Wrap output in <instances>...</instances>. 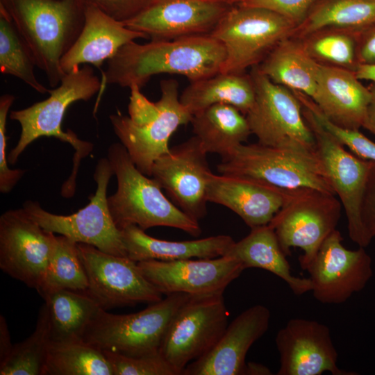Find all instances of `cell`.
Instances as JSON below:
<instances>
[{"instance_id":"cell-5","label":"cell","mask_w":375,"mask_h":375,"mask_svg":"<svg viewBox=\"0 0 375 375\" xmlns=\"http://www.w3.org/2000/svg\"><path fill=\"white\" fill-rule=\"evenodd\" d=\"M190 297L185 293L170 294L145 309L126 315H115L101 308L82 340L102 351L128 356L158 353L174 316Z\"/></svg>"},{"instance_id":"cell-42","label":"cell","mask_w":375,"mask_h":375,"mask_svg":"<svg viewBox=\"0 0 375 375\" xmlns=\"http://www.w3.org/2000/svg\"><path fill=\"white\" fill-rule=\"evenodd\" d=\"M362 224L367 238L375 237V162L370 169L360 208Z\"/></svg>"},{"instance_id":"cell-6","label":"cell","mask_w":375,"mask_h":375,"mask_svg":"<svg viewBox=\"0 0 375 375\" xmlns=\"http://www.w3.org/2000/svg\"><path fill=\"white\" fill-rule=\"evenodd\" d=\"M102 84L89 65L65 74L60 85L49 90V97L31 106L10 113V118L21 126V134L7 160L15 164L21 153L35 140L53 137L70 144L84 157L92 150L90 142L78 138L71 130L64 132L61 124L67 108L77 101H88L99 93Z\"/></svg>"},{"instance_id":"cell-38","label":"cell","mask_w":375,"mask_h":375,"mask_svg":"<svg viewBox=\"0 0 375 375\" xmlns=\"http://www.w3.org/2000/svg\"><path fill=\"white\" fill-rule=\"evenodd\" d=\"M299 99L301 103L312 110L319 124L344 147L360 158L375 162V142L360 133V130L343 128L329 122L310 97L301 94Z\"/></svg>"},{"instance_id":"cell-16","label":"cell","mask_w":375,"mask_h":375,"mask_svg":"<svg viewBox=\"0 0 375 375\" xmlns=\"http://www.w3.org/2000/svg\"><path fill=\"white\" fill-rule=\"evenodd\" d=\"M199 139L193 136L170 148L153 164L151 176L171 201L199 222L207 213V189L212 173Z\"/></svg>"},{"instance_id":"cell-28","label":"cell","mask_w":375,"mask_h":375,"mask_svg":"<svg viewBox=\"0 0 375 375\" xmlns=\"http://www.w3.org/2000/svg\"><path fill=\"white\" fill-rule=\"evenodd\" d=\"M190 123L203 150L222 158L251 134L246 116L226 103L214 104L194 114Z\"/></svg>"},{"instance_id":"cell-1","label":"cell","mask_w":375,"mask_h":375,"mask_svg":"<svg viewBox=\"0 0 375 375\" xmlns=\"http://www.w3.org/2000/svg\"><path fill=\"white\" fill-rule=\"evenodd\" d=\"M225 57L224 45L210 34L142 44L131 42L107 61L94 112L107 84L141 89L153 76L164 73L184 76L192 82L219 73Z\"/></svg>"},{"instance_id":"cell-24","label":"cell","mask_w":375,"mask_h":375,"mask_svg":"<svg viewBox=\"0 0 375 375\" xmlns=\"http://www.w3.org/2000/svg\"><path fill=\"white\" fill-rule=\"evenodd\" d=\"M82 31L60 65L66 74L82 64H90L102 73L101 66L125 44L148 37L126 27L123 22L106 15L97 8L85 4Z\"/></svg>"},{"instance_id":"cell-13","label":"cell","mask_w":375,"mask_h":375,"mask_svg":"<svg viewBox=\"0 0 375 375\" xmlns=\"http://www.w3.org/2000/svg\"><path fill=\"white\" fill-rule=\"evenodd\" d=\"M77 246L88 280L85 293L102 309L152 303L162 299L163 294L142 274L137 262L90 244Z\"/></svg>"},{"instance_id":"cell-32","label":"cell","mask_w":375,"mask_h":375,"mask_svg":"<svg viewBox=\"0 0 375 375\" xmlns=\"http://www.w3.org/2000/svg\"><path fill=\"white\" fill-rule=\"evenodd\" d=\"M42 375H113L103 352L82 339L51 341Z\"/></svg>"},{"instance_id":"cell-35","label":"cell","mask_w":375,"mask_h":375,"mask_svg":"<svg viewBox=\"0 0 375 375\" xmlns=\"http://www.w3.org/2000/svg\"><path fill=\"white\" fill-rule=\"evenodd\" d=\"M360 33L324 28L300 38L308 54L319 64L354 72L358 65L357 47Z\"/></svg>"},{"instance_id":"cell-40","label":"cell","mask_w":375,"mask_h":375,"mask_svg":"<svg viewBox=\"0 0 375 375\" xmlns=\"http://www.w3.org/2000/svg\"><path fill=\"white\" fill-rule=\"evenodd\" d=\"M316 1L317 0H243L238 4L267 9L284 17L297 27L303 22Z\"/></svg>"},{"instance_id":"cell-25","label":"cell","mask_w":375,"mask_h":375,"mask_svg":"<svg viewBox=\"0 0 375 375\" xmlns=\"http://www.w3.org/2000/svg\"><path fill=\"white\" fill-rule=\"evenodd\" d=\"M121 231L127 256L135 262L213 258L226 255L235 242L226 235L185 241L163 240L147 235L135 225Z\"/></svg>"},{"instance_id":"cell-21","label":"cell","mask_w":375,"mask_h":375,"mask_svg":"<svg viewBox=\"0 0 375 375\" xmlns=\"http://www.w3.org/2000/svg\"><path fill=\"white\" fill-rule=\"evenodd\" d=\"M270 310L260 304L242 312L229 324L215 347L188 364L183 375H245L246 356L267 331Z\"/></svg>"},{"instance_id":"cell-47","label":"cell","mask_w":375,"mask_h":375,"mask_svg":"<svg viewBox=\"0 0 375 375\" xmlns=\"http://www.w3.org/2000/svg\"><path fill=\"white\" fill-rule=\"evenodd\" d=\"M246 374L248 375H267L271 374L269 369L260 364L255 362L247 363Z\"/></svg>"},{"instance_id":"cell-29","label":"cell","mask_w":375,"mask_h":375,"mask_svg":"<svg viewBox=\"0 0 375 375\" xmlns=\"http://www.w3.org/2000/svg\"><path fill=\"white\" fill-rule=\"evenodd\" d=\"M180 101L192 115L217 103L231 105L245 115L254 103L255 88L250 74L218 73L190 82Z\"/></svg>"},{"instance_id":"cell-2","label":"cell","mask_w":375,"mask_h":375,"mask_svg":"<svg viewBox=\"0 0 375 375\" xmlns=\"http://www.w3.org/2000/svg\"><path fill=\"white\" fill-rule=\"evenodd\" d=\"M52 88L65 75L60 62L79 36L82 0H0Z\"/></svg>"},{"instance_id":"cell-37","label":"cell","mask_w":375,"mask_h":375,"mask_svg":"<svg viewBox=\"0 0 375 375\" xmlns=\"http://www.w3.org/2000/svg\"><path fill=\"white\" fill-rule=\"evenodd\" d=\"M110 363L113 375H179L160 352L141 356H128L103 351Z\"/></svg>"},{"instance_id":"cell-15","label":"cell","mask_w":375,"mask_h":375,"mask_svg":"<svg viewBox=\"0 0 375 375\" xmlns=\"http://www.w3.org/2000/svg\"><path fill=\"white\" fill-rule=\"evenodd\" d=\"M335 229L322 243L306 270L310 274L312 295L327 304H340L361 291L373 275L371 256L359 247L350 250L342 244Z\"/></svg>"},{"instance_id":"cell-7","label":"cell","mask_w":375,"mask_h":375,"mask_svg":"<svg viewBox=\"0 0 375 375\" xmlns=\"http://www.w3.org/2000/svg\"><path fill=\"white\" fill-rule=\"evenodd\" d=\"M295 27L267 9L232 6L210 34L225 49L219 73L243 74L259 65L281 41L291 36Z\"/></svg>"},{"instance_id":"cell-26","label":"cell","mask_w":375,"mask_h":375,"mask_svg":"<svg viewBox=\"0 0 375 375\" xmlns=\"http://www.w3.org/2000/svg\"><path fill=\"white\" fill-rule=\"evenodd\" d=\"M251 229L249 235L234 242L226 255L240 261L244 269L260 268L275 274L283 280L296 295L311 291L309 278H299L291 274L290 264L274 230L269 224Z\"/></svg>"},{"instance_id":"cell-8","label":"cell","mask_w":375,"mask_h":375,"mask_svg":"<svg viewBox=\"0 0 375 375\" xmlns=\"http://www.w3.org/2000/svg\"><path fill=\"white\" fill-rule=\"evenodd\" d=\"M342 206L335 194L312 188L290 190L268 224L274 230L286 256L292 247L303 251L299 262L306 269L322 243L336 229Z\"/></svg>"},{"instance_id":"cell-33","label":"cell","mask_w":375,"mask_h":375,"mask_svg":"<svg viewBox=\"0 0 375 375\" xmlns=\"http://www.w3.org/2000/svg\"><path fill=\"white\" fill-rule=\"evenodd\" d=\"M88 287V276L77 242L54 234L49 263L36 290L40 295L57 290L85 292Z\"/></svg>"},{"instance_id":"cell-34","label":"cell","mask_w":375,"mask_h":375,"mask_svg":"<svg viewBox=\"0 0 375 375\" xmlns=\"http://www.w3.org/2000/svg\"><path fill=\"white\" fill-rule=\"evenodd\" d=\"M34 57L10 17L0 5V72L17 77L41 94L49 90L37 79Z\"/></svg>"},{"instance_id":"cell-14","label":"cell","mask_w":375,"mask_h":375,"mask_svg":"<svg viewBox=\"0 0 375 375\" xmlns=\"http://www.w3.org/2000/svg\"><path fill=\"white\" fill-rule=\"evenodd\" d=\"M160 91L159 113L142 124L132 123L128 116L120 112L109 116L115 135L136 167L148 176H151L153 162L169 151L172 135L192 118L180 101L178 83L175 79L162 80Z\"/></svg>"},{"instance_id":"cell-17","label":"cell","mask_w":375,"mask_h":375,"mask_svg":"<svg viewBox=\"0 0 375 375\" xmlns=\"http://www.w3.org/2000/svg\"><path fill=\"white\" fill-rule=\"evenodd\" d=\"M53 235L23 208L6 211L0 217L1 269L37 289L49 263Z\"/></svg>"},{"instance_id":"cell-19","label":"cell","mask_w":375,"mask_h":375,"mask_svg":"<svg viewBox=\"0 0 375 375\" xmlns=\"http://www.w3.org/2000/svg\"><path fill=\"white\" fill-rule=\"evenodd\" d=\"M280 356L278 375H351L340 369L330 329L315 320L293 318L275 338Z\"/></svg>"},{"instance_id":"cell-18","label":"cell","mask_w":375,"mask_h":375,"mask_svg":"<svg viewBox=\"0 0 375 375\" xmlns=\"http://www.w3.org/2000/svg\"><path fill=\"white\" fill-rule=\"evenodd\" d=\"M137 264L145 278L165 296L224 294L244 270L240 261L226 255L172 261L147 260Z\"/></svg>"},{"instance_id":"cell-4","label":"cell","mask_w":375,"mask_h":375,"mask_svg":"<svg viewBox=\"0 0 375 375\" xmlns=\"http://www.w3.org/2000/svg\"><path fill=\"white\" fill-rule=\"evenodd\" d=\"M222 159L217 166L221 174L285 190L312 188L336 195L317 149L243 143Z\"/></svg>"},{"instance_id":"cell-22","label":"cell","mask_w":375,"mask_h":375,"mask_svg":"<svg viewBox=\"0 0 375 375\" xmlns=\"http://www.w3.org/2000/svg\"><path fill=\"white\" fill-rule=\"evenodd\" d=\"M290 190L248 178L211 173L207 199L208 202L229 208L253 228L271 222Z\"/></svg>"},{"instance_id":"cell-44","label":"cell","mask_w":375,"mask_h":375,"mask_svg":"<svg viewBox=\"0 0 375 375\" xmlns=\"http://www.w3.org/2000/svg\"><path fill=\"white\" fill-rule=\"evenodd\" d=\"M13 347L6 319L0 316V362L4 361L10 355Z\"/></svg>"},{"instance_id":"cell-36","label":"cell","mask_w":375,"mask_h":375,"mask_svg":"<svg viewBox=\"0 0 375 375\" xmlns=\"http://www.w3.org/2000/svg\"><path fill=\"white\" fill-rule=\"evenodd\" d=\"M50 343L49 317L44 303L34 331L22 342L13 344L10 355L0 362V375H42Z\"/></svg>"},{"instance_id":"cell-3","label":"cell","mask_w":375,"mask_h":375,"mask_svg":"<svg viewBox=\"0 0 375 375\" xmlns=\"http://www.w3.org/2000/svg\"><path fill=\"white\" fill-rule=\"evenodd\" d=\"M117 181L115 194L108 197V206L118 228L135 225L145 231L156 226L178 228L197 237L199 222L192 219L165 196L152 177L142 173L120 143L110 144L108 156Z\"/></svg>"},{"instance_id":"cell-48","label":"cell","mask_w":375,"mask_h":375,"mask_svg":"<svg viewBox=\"0 0 375 375\" xmlns=\"http://www.w3.org/2000/svg\"><path fill=\"white\" fill-rule=\"evenodd\" d=\"M205 1L226 4L228 6H234V5L240 3L243 0H205Z\"/></svg>"},{"instance_id":"cell-43","label":"cell","mask_w":375,"mask_h":375,"mask_svg":"<svg viewBox=\"0 0 375 375\" xmlns=\"http://www.w3.org/2000/svg\"><path fill=\"white\" fill-rule=\"evenodd\" d=\"M358 65L375 63V24L359 36L357 47Z\"/></svg>"},{"instance_id":"cell-10","label":"cell","mask_w":375,"mask_h":375,"mask_svg":"<svg viewBox=\"0 0 375 375\" xmlns=\"http://www.w3.org/2000/svg\"><path fill=\"white\" fill-rule=\"evenodd\" d=\"M255 101L245 115L258 142L267 146L316 149L313 133L302 105L291 90L273 83L259 69L251 68Z\"/></svg>"},{"instance_id":"cell-46","label":"cell","mask_w":375,"mask_h":375,"mask_svg":"<svg viewBox=\"0 0 375 375\" xmlns=\"http://www.w3.org/2000/svg\"><path fill=\"white\" fill-rule=\"evenodd\" d=\"M353 72L359 80L375 83V63L358 65Z\"/></svg>"},{"instance_id":"cell-39","label":"cell","mask_w":375,"mask_h":375,"mask_svg":"<svg viewBox=\"0 0 375 375\" xmlns=\"http://www.w3.org/2000/svg\"><path fill=\"white\" fill-rule=\"evenodd\" d=\"M15 100V97L10 94L0 97V191L2 194L10 192L26 172L10 169L7 161L6 127L8 112Z\"/></svg>"},{"instance_id":"cell-23","label":"cell","mask_w":375,"mask_h":375,"mask_svg":"<svg viewBox=\"0 0 375 375\" xmlns=\"http://www.w3.org/2000/svg\"><path fill=\"white\" fill-rule=\"evenodd\" d=\"M370 96L369 88L353 72L319 64L316 90L311 99L322 115L333 124L360 130Z\"/></svg>"},{"instance_id":"cell-27","label":"cell","mask_w":375,"mask_h":375,"mask_svg":"<svg viewBox=\"0 0 375 375\" xmlns=\"http://www.w3.org/2000/svg\"><path fill=\"white\" fill-rule=\"evenodd\" d=\"M258 67L273 83L313 97L319 64L308 54L300 39L285 38Z\"/></svg>"},{"instance_id":"cell-45","label":"cell","mask_w":375,"mask_h":375,"mask_svg":"<svg viewBox=\"0 0 375 375\" xmlns=\"http://www.w3.org/2000/svg\"><path fill=\"white\" fill-rule=\"evenodd\" d=\"M368 88L371 96L362 128L375 135V83H372Z\"/></svg>"},{"instance_id":"cell-30","label":"cell","mask_w":375,"mask_h":375,"mask_svg":"<svg viewBox=\"0 0 375 375\" xmlns=\"http://www.w3.org/2000/svg\"><path fill=\"white\" fill-rule=\"evenodd\" d=\"M41 297L49 313L51 341L82 339L101 308L85 292L57 290Z\"/></svg>"},{"instance_id":"cell-11","label":"cell","mask_w":375,"mask_h":375,"mask_svg":"<svg viewBox=\"0 0 375 375\" xmlns=\"http://www.w3.org/2000/svg\"><path fill=\"white\" fill-rule=\"evenodd\" d=\"M222 293L191 296L174 316L160 353L180 374L186 366L209 352L228 326Z\"/></svg>"},{"instance_id":"cell-31","label":"cell","mask_w":375,"mask_h":375,"mask_svg":"<svg viewBox=\"0 0 375 375\" xmlns=\"http://www.w3.org/2000/svg\"><path fill=\"white\" fill-rule=\"evenodd\" d=\"M375 24V0H317L290 37L302 38L324 28L362 33Z\"/></svg>"},{"instance_id":"cell-12","label":"cell","mask_w":375,"mask_h":375,"mask_svg":"<svg viewBox=\"0 0 375 375\" xmlns=\"http://www.w3.org/2000/svg\"><path fill=\"white\" fill-rule=\"evenodd\" d=\"M301 103L305 119L315 136L318 153L345 211L349 235L359 247H366L371 241L362 224L360 208L374 161L363 159L346 150L344 146L319 124L312 110Z\"/></svg>"},{"instance_id":"cell-41","label":"cell","mask_w":375,"mask_h":375,"mask_svg":"<svg viewBox=\"0 0 375 375\" xmlns=\"http://www.w3.org/2000/svg\"><path fill=\"white\" fill-rule=\"evenodd\" d=\"M114 19L125 22L140 13L154 0H82Z\"/></svg>"},{"instance_id":"cell-20","label":"cell","mask_w":375,"mask_h":375,"mask_svg":"<svg viewBox=\"0 0 375 375\" xmlns=\"http://www.w3.org/2000/svg\"><path fill=\"white\" fill-rule=\"evenodd\" d=\"M231 6L205 0H154L124 24L151 40L210 34Z\"/></svg>"},{"instance_id":"cell-9","label":"cell","mask_w":375,"mask_h":375,"mask_svg":"<svg viewBox=\"0 0 375 375\" xmlns=\"http://www.w3.org/2000/svg\"><path fill=\"white\" fill-rule=\"evenodd\" d=\"M112 174L108 159H99L93 176L95 193L87 206L72 215L49 212L38 201L31 200L23 204V208L46 231L92 245L110 254L127 256L122 231L115 225L108 206L107 189Z\"/></svg>"}]
</instances>
